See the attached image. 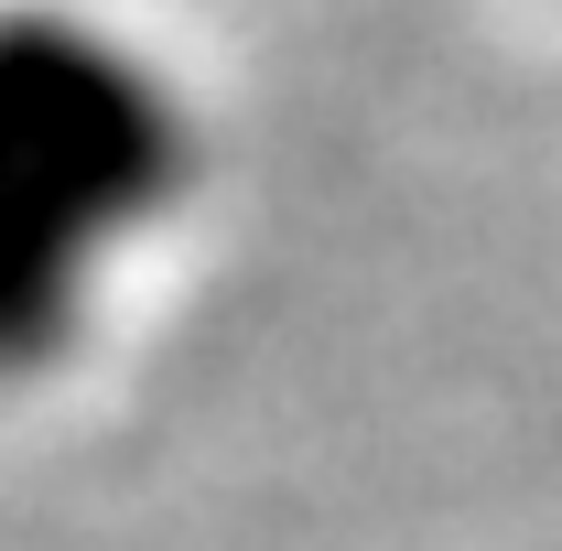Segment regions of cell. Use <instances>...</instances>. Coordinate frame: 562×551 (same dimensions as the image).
<instances>
[{
	"instance_id": "cell-1",
	"label": "cell",
	"mask_w": 562,
	"mask_h": 551,
	"mask_svg": "<svg viewBox=\"0 0 562 551\" xmlns=\"http://www.w3.org/2000/svg\"><path fill=\"white\" fill-rule=\"evenodd\" d=\"M173 195L162 87L87 22H0V346L66 325L87 271Z\"/></svg>"
}]
</instances>
